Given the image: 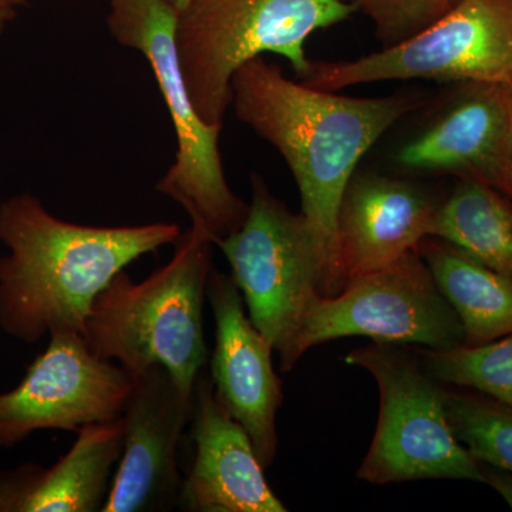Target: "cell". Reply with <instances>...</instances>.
Instances as JSON below:
<instances>
[{
	"instance_id": "e0dca14e",
	"label": "cell",
	"mask_w": 512,
	"mask_h": 512,
	"mask_svg": "<svg viewBox=\"0 0 512 512\" xmlns=\"http://www.w3.org/2000/svg\"><path fill=\"white\" fill-rule=\"evenodd\" d=\"M416 249L463 325V345H484L511 335L512 276L436 237L424 238Z\"/></svg>"
},
{
	"instance_id": "8fae6325",
	"label": "cell",
	"mask_w": 512,
	"mask_h": 512,
	"mask_svg": "<svg viewBox=\"0 0 512 512\" xmlns=\"http://www.w3.org/2000/svg\"><path fill=\"white\" fill-rule=\"evenodd\" d=\"M134 380L121 414L123 451L101 512L173 511L183 488L178 448L191 423L194 390L160 365Z\"/></svg>"
},
{
	"instance_id": "d4e9b609",
	"label": "cell",
	"mask_w": 512,
	"mask_h": 512,
	"mask_svg": "<svg viewBox=\"0 0 512 512\" xmlns=\"http://www.w3.org/2000/svg\"><path fill=\"white\" fill-rule=\"evenodd\" d=\"M511 174H512V136H511Z\"/></svg>"
},
{
	"instance_id": "9a60e30c",
	"label": "cell",
	"mask_w": 512,
	"mask_h": 512,
	"mask_svg": "<svg viewBox=\"0 0 512 512\" xmlns=\"http://www.w3.org/2000/svg\"><path fill=\"white\" fill-rule=\"evenodd\" d=\"M436 204L412 184L382 175H353L336 222V259L343 288L386 268L431 237Z\"/></svg>"
},
{
	"instance_id": "4fadbf2b",
	"label": "cell",
	"mask_w": 512,
	"mask_h": 512,
	"mask_svg": "<svg viewBox=\"0 0 512 512\" xmlns=\"http://www.w3.org/2000/svg\"><path fill=\"white\" fill-rule=\"evenodd\" d=\"M194 386L191 436L195 456L178 508L190 512H285L269 487L247 431L222 403L210 373Z\"/></svg>"
},
{
	"instance_id": "3957f363",
	"label": "cell",
	"mask_w": 512,
	"mask_h": 512,
	"mask_svg": "<svg viewBox=\"0 0 512 512\" xmlns=\"http://www.w3.org/2000/svg\"><path fill=\"white\" fill-rule=\"evenodd\" d=\"M171 261L141 282L121 271L94 299L83 336L94 355L130 375L165 367L185 390L208 360L204 303L212 269V241L191 225L175 242Z\"/></svg>"
},
{
	"instance_id": "9c48e42d",
	"label": "cell",
	"mask_w": 512,
	"mask_h": 512,
	"mask_svg": "<svg viewBox=\"0 0 512 512\" xmlns=\"http://www.w3.org/2000/svg\"><path fill=\"white\" fill-rule=\"evenodd\" d=\"M252 201L242 227L218 247L247 303L249 318L279 359L320 295L322 261L303 214H293L264 178L252 174Z\"/></svg>"
},
{
	"instance_id": "603a6c76",
	"label": "cell",
	"mask_w": 512,
	"mask_h": 512,
	"mask_svg": "<svg viewBox=\"0 0 512 512\" xmlns=\"http://www.w3.org/2000/svg\"><path fill=\"white\" fill-rule=\"evenodd\" d=\"M18 6L15 0H0V35H2L3 30L8 26L10 20L15 18L16 8H18Z\"/></svg>"
},
{
	"instance_id": "52a82bcc",
	"label": "cell",
	"mask_w": 512,
	"mask_h": 512,
	"mask_svg": "<svg viewBox=\"0 0 512 512\" xmlns=\"http://www.w3.org/2000/svg\"><path fill=\"white\" fill-rule=\"evenodd\" d=\"M409 79L512 90V0H457L426 29L380 52L348 62H311L301 82L336 92Z\"/></svg>"
},
{
	"instance_id": "d6986e66",
	"label": "cell",
	"mask_w": 512,
	"mask_h": 512,
	"mask_svg": "<svg viewBox=\"0 0 512 512\" xmlns=\"http://www.w3.org/2000/svg\"><path fill=\"white\" fill-rule=\"evenodd\" d=\"M416 352L434 380L476 390L512 409V333L484 345Z\"/></svg>"
},
{
	"instance_id": "6da1fadb",
	"label": "cell",
	"mask_w": 512,
	"mask_h": 512,
	"mask_svg": "<svg viewBox=\"0 0 512 512\" xmlns=\"http://www.w3.org/2000/svg\"><path fill=\"white\" fill-rule=\"evenodd\" d=\"M410 96L355 99L286 79L261 56L232 77V106L242 123L271 143L291 168L322 261L320 295L343 285L336 259L340 202L360 158L406 114L419 109Z\"/></svg>"
},
{
	"instance_id": "44dd1931",
	"label": "cell",
	"mask_w": 512,
	"mask_h": 512,
	"mask_svg": "<svg viewBox=\"0 0 512 512\" xmlns=\"http://www.w3.org/2000/svg\"><path fill=\"white\" fill-rule=\"evenodd\" d=\"M363 10L375 22L384 47L396 45L446 15L451 0H342Z\"/></svg>"
},
{
	"instance_id": "cb8c5ba5",
	"label": "cell",
	"mask_w": 512,
	"mask_h": 512,
	"mask_svg": "<svg viewBox=\"0 0 512 512\" xmlns=\"http://www.w3.org/2000/svg\"><path fill=\"white\" fill-rule=\"evenodd\" d=\"M170 5H173L178 12H183L188 5H190L191 0H167Z\"/></svg>"
},
{
	"instance_id": "7402d4cb",
	"label": "cell",
	"mask_w": 512,
	"mask_h": 512,
	"mask_svg": "<svg viewBox=\"0 0 512 512\" xmlns=\"http://www.w3.org/2000/svg\"><path fill=\"white\" fill-rule=\"evenodd\" d=\"M481 467H483L485 484H490L504 498L505 503L510 505L512 510V473L501 470V468L485 467V464L484 466L481 464Z\"/></svg>"
},
{
	"instance_id": "5bb4252c",
	"label": "cell",
	"mask_w": 512,
	"mask_h": 512,
	"mask_svg": "<svg viewBox=\"0 0 512 512\" xmlns=\"http://www.w3.org/2000/svg\"><path fill=\"white\" fill-rule=\"evenodd\" d=\"M511 136L512 90L467 83L430 126L400 148L396 160L409 170L476 178L512 200Z\"/></svg>"
},
{
	"instance_id": "8992f818",
	"label": "cell",
	"mask_w": 512,
	"mask_h": 512,
	"mask_svg": "<svg viewBox=\"0 0 512 512\" xmlns=\"http://www.w3.org/2000/svg\"><path fill=\"white\" fill-rule=\"evenodd\" d=\"M345 362L367 370L380 392L379 421L357 470L360 480L377 485L430 478L485 483L483 467L451 429L443 389L416 360L389 343L373 342L352 350Z\"/></svg>"
},
{
	"instance_id": "277c9868",
	"label": "cell",
	"mask_w": 512,
	"mask_h": 512,
	"mask_svg": "<svg viewBox=\"0 0 512 512\" xmlns=\"http://www.w3.org/2000/svg\"><path fill=\"white\" fill-rule=\"evenodd\" d=\"M355 12L342 0H191L178 15L175 43L201 119L222 128L232 106V77L262 53L286 57L302 79L311 67L306 39Z\"/></svg>"
},
{
	"instance_id": "ffe728a7",
	"label": "cell",
	"mask_w": 512,
	"mask_h": 512,
	"mask_svg": "<svg viewBox=\"0 0 512 512\" xmlns=\"http://www.w3.org/2000/svg\"><path fill=\"white\" fill-rule=\"evenodd\" d=\"M444 406L458 441L478 463L512 473V409L485 396L444 390Z\"/></svg>"
},
{
	"instance_id": "ac0fdd59",
	"label": "cell",
	"mask_w": 512,
	"mask_h": 512,
	"mask_svg": "<svg viewBox=\"0 0 512 512\" xmlns=\"http://www.w3.org/2000/svg\"><path fill=\"white\" fill-rule=\"evenodd\" d=\"M431 237L466 252L481 264L512 276V205L476 178L463 177L437 208Z\"/></svg>"
},
{
	"instance_id": "7c38bea8",
	"label": "cell",
	"mask_w": 512,
	"mask_h": 512,
	"mask_svg": "<svg viewBox=\"0 0 512 512\" xmlns=\"http://www.w3.org/2000/svg\"><path fill=\"white\" fill-rule=\"evenodd\" d=\"M207 301L215 320L210 370L215 390L247 431L262 466L271 467L278 451L276 413L284 402L282 380L272 363L275 350L245 312L232 275L212 266Z\"/></svg>"
},
{
	"instance_id": "ba28073f",
	"label": "cell",
	"mask_w": 512,
	"mask_h": 512,
	"mask_svg": "<svg viewBox=\"0 0 512 512\" xmlns=\"http://www.w3.org/2000/svg\"><path fill=\"white\" fill-rule=\"evenodd\" d=\"M350 336L434 350L464 343L463 325L417 249L386 268L350 279L338 295H319L279 359L282 372H291L316 345Z\"/></svg>"
},
{
	"instance_id": "5b68a950",
	"label": "cell",
	"mask_w": 512,
	"mask_h": 512,
	"mask_svg": "<svg viewBox=\"0 0 512 512\" xmlns=\"http://www.w3.org/2000/svg\"><path fill=\"white\" fill-rule=\"evenodd\" d=\"M178 12L167 0H111L107 23L123 46L143 53L173 120L178 150L157 191L178 202L218 245L242 227L249 205L232 192L222 168L220 127L208 126L192 103L178 60Z\"/></svg>"
},
{
	"instance_id": "4316f807",
	"label": "cell",
	"mask_w": 512,
	"mask_h": 512,
	"mask_svg": "<svg viewBox=\"0 0 512 512\" xmlns=\"http://www.w3.org/2000/svg\"><path fill=\"white\" fill-rule=\"evenodd\" d=\"M456 2H457V0H451V3H453V5H454V3H456Z\"/></svg>"
},
{
	"instance_id": "2e32d148",
	"label": "cell",
	"mask_w": 512,
	"mask_h": 512,
	"mask_svg": "<svg viewBox=\"0 0 512 512\" xmlns=\"http://www.w3.org/2000/svg\"><path fill=\"white\" fill-rule=\"evenodd\" d=\"M121 451V417L83 427L69 453L52 467L30 463L0 473V512L103 510Z\"/></svg>"
},
{
	"instance_id": "484cf974",
	"label": "cell",
	"mask_w": 512,
	"mask_h": 512,
	"mask_svg": "<svg viewBox=\"0 0 512 512\" xmlns=\"http://www.w3.org/2000/svg\"><path fill=\"white\" fill-rule=\"evenodd\" d=\"M16 3H18V5H22L23 2H25V0H15Z\"/></svg>"
},
{
	"instance_id": "30bf717a",
	"label": "cell",
	"mask_w": 512,
	"mask_h": 512,
	"mask_svg": "<svg viewBox=\"0 0 512 512\" xmlns=\"http://www.w3.org/2000/svg\"><path fill=\"white\" fill-rule=\"evenodd\" d=\"M22 382L0 393V450L39 430L79 431L119 420L134 376L94 355L80 333H53Z\"/></svg>"
},
{
	"instance_id": "7a4b0ae2",
	"label": "cell",
	"mask_w": 512,
	"mask_h": 512,
	"mask_svg": "<svg viewBox=\"0 0 512 512\" xmlns=\"http://www.w3.org/2000/svg\"><path fill=\"white\" fill-rule=\"evenodd\" d=\"M180 227H92L60 220L35 195L0 204V329L20 342L80 333L94 299L141 256L174 245Z\"/></svg>"
}]
</instances>
